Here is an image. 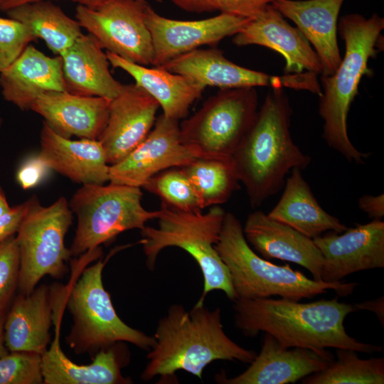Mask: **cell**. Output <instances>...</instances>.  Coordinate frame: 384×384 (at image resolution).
<instances>
[{"label": "cell", "instance_id": "cell-1", "mask_svg": "<svg viewBox=\"0 0 384 384\" xmlns=\"http://www.w3.org/2000/svg\"><path fill=\"white\" fill-rule=\"evenodd\" d=\"M235 326L245 336L270 334L284 348H303L317 352L326 348L373 353L383 346L361 342L345 329V318L357 311L354 304L338 297L300 303L280 298L236 299L233 301Z\"/></svg>", "mask_w": 384, "mask_h": 384}, {"label": "cell", "instance_id": "cell-2", "mask_svg": "<svg viewBox=\"0 0 384 384\" xmlns=\"http://www.w3.org/2000/svg\"><path fill=\"white\" fill-rule=\"evenodd\" d=\"M154 337L156 343L141 375L144 381L156 376L168 380L178 370L201 379L204 368L214 361L250 363L257 355L226 335L220 308L210 310L204 304L196 303L189 311L181 304L170 306L159 320Z\"/></svg>", "mask_w": 384, "mask_h": 384}, {"label": "cell", "instance_id": "cell-3", "mask_svg": "<svg viewBox=\"0 0 384 384\" xmlns=\"http://www.w3.org/2000/svg\"><path fill=\"white\" fill-rule=\"evenodd\" d=\"M284 88L272 87L268 92L252 125L231 157L253 208L283 188L290 171L304 170L311 161L292 138V109Z\"/></svg>", "mask_w": 384, "mask_h": 384}, {"label": "cell", "instance_id": "cell-4", "mask_svg": "<svg viewBox=\"0 0 384 384\" xmlns=\"http://www.w3.org/2000/svg\"><path fill=\"white\" fill-rule=\"evenodd\" d=\"M384 18L373 14L341 17L338 25L345 43L343 58L330 76H321L319 114L324 122L322 137L326 144L349 162L364 164L370 154L362 153L351 143L347 132L350 106L358 94L360 80L369 73L368 63L380 50Z\"/></svg>", "mask_w": 384, "mask_h": 384}, {"label": "cell", "instance_id": "cell-5", "mask_svg": "<svg viewBox=\"0 0 384 384\" xmlns=\"http://www.w3.org/2000/svg\"><path fill=\"white\" fill-rule=\"evenodd\" d=\"M228 269L236 299L281 298L299 302L333 289L346 297L358 284L342 281L334 283L315 281L289 265H277L257 255L249 246L241 223L225 212L218 242L215 245Z\"/></svg>", "mask_w": 384, "mask_h": 384}, {"label": "cell", "instance_id": "cell-6", "mask_svg": "<svg viewBox=\"0 0 384 384\" xmlns=\"http://www.w3.org/2000/svg\"><path fill=\"white\" fill-rule=\"evenodd\" d=\"M158 227L145 225L139 243L148 268L153 270L159 253L169 247L187 252L199 266L203 277V293L196 302L204 304L207 294L223 291L233 302L236 299L230 275L216 250L225 211L218 206L208 212H187L161 203Z\"/></svg>", "mask_w": 384, "mask_h": 384}, {"label": "cell", "instance_id": "cell-7", "mask_svg": "<svg viewBox=\"0 0 384 384\" xmlns=\"http://www.w3.org/2000/svg\"><path fill=\"white\" fill-rule=\"evenodd\" d=\"M119 250L114 249L107 258L85 268L68 289L65 305L73 319L66 338L75 353H97L119 342H129L149 351L156 343L154 336L133 329L117 315L110 294L102 283V270L109 258Z\"/></svg>", "mask_w": 384, "mask_h": 384}, {"label": "cell", "instance_id": "cell-8", "mask_svg": "<svg viewBox=\"0 0 384 384\" xmlns=\"http://www.w3.org/2000/svg\"><path fill=\"white\" fill-rule=\"evenodd\" d=\"M139 187L110 183L82 185L72 196L70 208L78 224L70 248L71 256L82 255L132 229L142 230L160 211L146 210Z\"/></svg>", "mask_w": 384, "mask_h": 384}, {"label": "cell", "instance_id": "cell-9", "mask_svg": "<svg viewBox=\"0 0 384 384\" xmlns=\"http://www.w3.org/2000/svg\"><path fill=\"white\" fill-rule=\"evenodd\" d=\"M27 208L16 236L20 257L18 288L27 295L46 275L61 278L65 262L71 257L65 246V236L73 223V213L64 197L48 206L35 195L26 201Z\"/></svg>", "mask_w": 384, "mask_h": 384}, {"label": "cell", "instance_id": "cell-10", "mask_svg": "<svg viewBox=\"0 0 384 384\" xmlns=\"http://www.w3.org/2000/svg\"><path fill=\"white\" fill-rule=\"evenodd\" d=\"M255 88L220 89L179 124L181 142L201 157H232L257 116Z\"/></svg>", "mask_w": 384, "mask_h": 384}, {"label": "cell", "instance_id": "cell-11", "mask_svg": "<svg viewBox=\"0 0 384 384\" xmlns=\"http://www.w3.org/2000/svg\"><path fill=\"white\" fill-rule=\"evenodd\" d=\"M147 0H115L90 8L78 5L75 19L102 48L128 61L152 65L154 48L146 24Z\"/></svg>", "mask_w": 384, "mask_h": 384}, {"label": "cell", "instance_id": "cell-12", "mask_svg": "<svg viewBox=\"0 0 384 384\" xmlns=\"http://www.w3.org/2000/svg\"><path fill=\"white\" fill-rule=\"evenodd\" d=\"M181 75L198 85L220 89L270 87H290L314 92L318 87L315 74L304 72L274 76L237 65L217 48H197L180 55L161 66Z\"/></svg>", "mask_w": 384, "mask_h": 384}, {"label": "cell", "instance_id": "cell-13", "mask_svg": "<svg viewBox=\"0 0 384 384\" xmlns=\"http://www.w3.org/2000/svg\"><path fill=\"white\" fill-rule=\"evenodd\" d=\"M178 122L160 114L146 139L124 159L110 166V182L141 188L159 172L201 157L181 142Z\"/></svg>", "mask_w": 384, "mask_h": 384}, {"label": "cell", "instance_id": "cell-14", "mask_svg": "<svg viewBox=\"0 0 384 384\" xmlns=\"http://www.w3.org/2000/svg\"><path fill=\"white\" fill-rule=\"evenodd\" d=\"M249 20L223 13L200 20L172 19L159 15L149 4L146 24L154 48L151 65L161 67L180 55L215 45L236 34Z\"/></svg>", "mask_w": 384, "mask_h": 384}, {"label": "cell", "instance_id": "cell-15", "mask_svg": "<svg viewBox=\"0 0 384 384\" xmlns=\"http://www.w3.org/2000/svg\"><path fill=\"white\" fill-rule=\"evenodd\" d=\"M324 257L321 281L334 283L353 273L384 267V222L373 219L338 233L313 239Z\"/></svg>", "mask_w": 384, "mask_h": 384}, {"label": "cell", "instance_id": "cell-16", "mask_svg": "<svg viewBox=\"0 0 384 384\" xmlns=\"http://www.w3.org/2000/svg\"><path fill=\"white\" fill-rule=\"evenodd\" d=\"M159 107L155 99L135 84L125 85L110 101L107 122L98 139L110 166L124 159L146 139Z\"/></svg>", "mask_w": 384, "mask_h": 384}, {"label": "cell", "instance_id": "cell-17", "mask_svg": "<svg viewBox=\"0 0 384 384\" xmlns=\"http://www.w3.org/2000/svg\"><path fill=\"white\" fill-rule=\"evenodd\" d=\"M334 360L333 354L326 350L317 352L284 348L274 336L265 333L260 352L246 370L230 378L221 373L215 375V380L220 384L294 383L324 370Z\"/></svg>", "mask_w": 384, "mask_h": 384}, {"label": "cell", "instance_id": "cell-18", "mask_svg": "<svg viewBox=\"0 0 384 384\" xmlns=\"http://www.w3.org/2000/svg\"><path fill=\"white\" fill-rule=\"evenodd\" d=\"M233 42L238 46L258 45L277 51L285 60V75L302 73L304 70L316 75L322 72L319 59L307 39L271 4L250 19L233 36Z\"/></svg>", "mask_w": 384, "mask_h": 384}, {"label": "cell", "instance_id": "cell-19", "mask_svg": "<svg viewBox=\"0 0 384 384\" xmlns=\"http://www.w3.org/2000/svg\"><path fill=\"white\" fill-rule=\"evenodd\" d=\"M110 101L67 91H50L39 95L31 110L66 138L75 136L98 140L107 122Z\"/></svg>", "mask_w": 384, "mask_h": 384}, {"label": "cell", "instance_id": "cell-20", "mask_svg": "<svg viewBox=\"0 0 384 384\" xmlns=\"http://www.w3.org/2000/svg\"><path fill=\"white\" fill-rule=\"evenodd\" d=\"M242 229L247 242L264 259L297 264L309 270L314 280L322 282L324 257L312 238L259 210L248 215Z\"/></svg>", "mask_w": 384, "mask_h": 384}, {"label": "cell", "instance_id": "cell-21", "mask_svg": "<svg viewBox=\"0 0 384 384\" xmlns=\"http://www.w3.org/2000/svg\"><path fill=\"white\" fill-rule=\"evenodd\" d=\"M40 143L37 156L50 170L82 185H102L110 181V165L99 140H72L43 122Z\"/></svg>", "mask_w": 384, "mask_h": 384}, {"label": "cell", "instance_id": "cell-22", "mask_svg": "<svg viewBox=\"0 0 384 384\" xmlns=\"http://www.w3.org/2000/svg\"><path fill=\"white\" fill-rule=\"evenodd\" d=\"M345 0H277L271 5L292 21L312 44L322 67L333 75L341 62L337 41L338 16Z\"/></svg>", "mask_w": 384, "mask_h": 384}, {"label": "cell", "instance_id": "cell-23", "mask_svg": "<svg viewBox=\"0 0 384 384\" xmlns=\"http://www.w3.org/2000/svg\"><path fill=\"white\" fill-rule=\"evenodd\" d=\"M4 99L22 111L31 110L37 97L50 91H66L60 56L50 57L28 45L21 55L0 73Z\"/></svg>", "mask_w": 384, "mask_h": 384}, {"label": "cell", "instance_id": "cell-24", "mask_svg": "<svg viewBox=\"0 0 384 384\" xmlns=\"http://www.w3.org/2000/svg\"><path fill=\"white\" fill-rule=\"evenodd\" d=\"M58 290L41 284L29 294H20L15 299L4 323V341L9 352L42 355L47 350Z\"/></svg>", "mask_w": 384, "mask_h": 384}, {"label": "cell", "instance_id": "cell-25", "mask_svg": "<svg viewBox=\"0 0 384 384\" xmlns=\"http://www.w3.org/2000/svg\"><path fill=\"white\" fill-rule=\"evenodd\" d=\"M60 56L65 90L112 100L124 85L110 73L107 53L91 34L82 33Z\"/></svg>", "mask_w": 384, "mask_h": 384}, {"label": "cell", "instance_id": "cell-26", "mask_svg": "<svg viewBox=\"0 0 384 384\" xmlns=\"http://www.w3.org/2000/svg\"><path fill=\"white\" fill-rule=\"evenodd\" d=\"M60 311L56 317L55 338L41 355L45 384H129L132 380L121 373L123 361L118 354L117 343L100 350L90 364L79 365L68 358L59 342Z\"/></svg>", "mask_w": 384, "mask_h": 384}, {"label": "cell", "instance_id": "cell-27", "mask_svg": "<svg viewBox=\"0 0 384 384\" xmlns=\"http://www.w3.org/2000/svg\"><path fill=\"white\" fill-rule=\"evenodd\" d=\"M106 53L114 68L129 74L136 85L157 101L166 117L178 121L186 117L189 108L205 90L188 78L162 67L149 68L107 51Z\"/></svg>", "mask_w": 384, "mask_h": 384}, {"label": "cell", "instance_id": "cell-28", "mask_svg": "<svg viewBox=\"0 0 384 384\" xmlns=\"http://www.w3.org/2000/svg\"><path fill=\"white\" fill-rule=\"evenodd\" d=\"M302 171H291L279 201L267 215L312 239L326 231H345L348 228L319 205Z\"/></svg>", "mask_w": 384, "mask_h": 384}, {"label": "cell", "instance_id": "cell-29", "mask_svg": "<svg viewBox=\"0 0 384 384\" xmlns=\"http://www.w3.org/2000/svg\"><path fill=\"white\" fill-rule=\"evenodd\" d=\"M6 13L26 25L56 55H61L82 34L79 22L50 0L25 3Z\"/></svg>", "mask_w": 384, "mask_h": 384}, {"label": "cell", "instance_id": "cell-30", "mask_svg": "<svg viewBox=\"0 0 384 384\" xmlns=\"http://www.w3.org/2000/svg\"><path fill=\"white\" fill-rule=\"evenodd\" d=\"M181 169L191 181L202 209L228 201L239 178L232 158H196Z\"/></svg>", "mask_w": 384, "mask_h": 384}, {"label": "cell", "instance_id": "cell-31", "mask_svg": "<svg viewBox=\"0 0 384 384\" xmlns=\"http://www.w3.org/2000/svg\"><path fill=\"white\" fill-rule=\"evenodd\" d=\"M336 361L302 379L303 384H383L384 358L361 359L357 352L336 348Z\"/></svg>", "mask_w": 384, "mask_h": 384}, {"label": "cell", "instance_id": "cell-32", "mask_svg": "<svg viewBox=\"0 0 384 384\" xmlns=\"http://www.w3.org/2000/svg\"><path fill=\"white\" fill-rule=\"evenodd\" d=\"M142 188L175 209L187 212L202 210L196 193L181 167H172L159 172Z\"/></svg>", "mask_w": 384, "mask_h": 384}, {"label": "cell", "instance_id": "cell-33", "mask_svg": "<svg viewBox=\"0 0 384 384\" xmlns=\"http://www.w3.org/2000/svg\"><path fill=\"white\" fill-rule=\"evenodd\" d=\"M41 383H43L41 354L16 351L0 357V384Z\"/></svg>", "mask_w": 384, "mask_h": 384}, {"label": "cell", "instance_id": "cell-34", "mask_svg": "<svg viewBox=\"0 0 384 384\" xmlns=\"http://www.w3.org/2000/svg\"><path fill=\"white\" fill-rule=\"evenodd\" d=\"M36 38L23 23L0 17V73L9 67Z\"/></svg>", "mask_w": 384, "mask_h": 384}, {"label": "cell", "instance_id": "cell-35", "mask_svg": "<svg viewBox=\"0 0 384 384\" xmlns=\"http://www.w3.org/2000/svg\"><path fill=\"white\" fill-rule=\"evenodd\" d=\"M19 249L15 235L0 242V311H5L18 287Z\"/></svg>", "mask_w": 384, "mask_h": 384}, {"label": "cell", "instance_id": "cell-36", "mask_svg": "<svg viewBox=\"0 0 384 384\" xmlns=\"http://www.w3.org/2000/svg\"><path fill=\"white\" fill-rule=\"evenodd\" d=\"M277 0H213L215 11L243 18L252 19Z\"/></svg>", "mask_w": 384, "mask_h": 384}, {"label": "cell", "instance_id": "cell-37", "mask_svg": "<svg viewBox=\"0 0 384 384\" xmlns=\"http://www.w3.org/2000/svg\"><path fill=\"white\" fill-rule=\"evenodd\" d=\"M48 170L50 169L36 156L27 159L19 166L16 178L23 189H29L38 185Z\"/></svg>", "mask_w": 384, "mask_h": 384}, {"label": "cell", "instance_id": "cell-38", "mask_svg": "<svg viewBox=\"0 0 384 384\" xmlns=\"http://www.w3.org/2000/svg\"><path fill=\"white\" fill-rule=\"evenodd\" d=\"M27 208L26 201L18 204L0 215V242L17 233Z\"/></svg>", "mask_w": 384, "mask_h": 384}, {"label": "cell", "instance_id": "cell-39", "mask_svg": "<svg viewBox=\"0 0 384 384\" xmlns=\"http://www.w3.org/2000/svg\"><path fill=\"white\" fill-rule=\"evenodd\" d=\"M359 208L368 214V217L381 220L384 216V195H363L358 201Z\"/></svg>", "mask_w": 384, "mask_h": 384}, {"label": "cell", "instance_id": "cell-40", "mask_svg": "<svg viewBox=\"0 0 384 384\" xmlns=\"http://www.w3.org/2000/svg\"><path fill=\"white\" fill-rule=\"evenodd\" d=\"M40 0H0V11L6 12L9 9L17 6L18 5L32 2ZM50 1H60V0H50ZM72 1L87 7L95 8L102 6L108 2L115 0H65ZM148 1V0H147ZM156 2H161V0H152Z\"/></svg>", "mask_w": 384, "mask_h": 384}, {"label": "cell", "instance_id": "cell-41", "mask_svg": "<svg viewBox=\"0 0 384 384\" xmlns=\"http://www.w3.org/2000/svg\"><path fill=\"white\" fill-rule=\"evenodd\" d=\"M174 5L186 11L193 13L215 11L213 0H169Z\"/></svg>", "mask_w": 384, "mask_h": 384}, {"label": "cell", "instance_id": "cell-42", "mask_svg": "<svg viewBox=\"0 0 384 384\" xmlns=\"http://www.w3.org/2000/svg\"><path fill=\"white\" fill-rule=\"evenodd\" d=\"M357 310L366 309L374 312L380 321L382 326L384 324V297L377 299L366 301L354 304Z\"/></svg>", "mask_w": 384, "mask_h": 384}, {"label": "cell", "instance_id": "cell-43", "mask_svg": "<svg viewBox=\"0 0 384 384\" xmlns=\"http://www.w3.org/2000/svg\"><path fill=\"white\" fill-rule=\"evenodd\" d=\"M5 319V311H0V357L7 354L9 352L6 346L4 341Z\"/></svg>", "mask_w": 384, "mask_h": 384}, {"label": "cell", "instance_id": "cell-44", "mask_svg": "<svg viewBox=\"0 0 384 384\" xmlns=\"http://www.w3.org/2000/svg\"><path fill=\"white\" fill-rule=\"evenodd\" d=\"M11 207L9 205L5 193L0 186V215L8 212Z\"/></svg>", "mask_w": 384, "mask_h": 384}, {"label": "cell", "instance_id": "cell-45", "mask_svg": "<svg viewBox=\"0 0 384 384\" xmlns=\"http://www.w3.org/2000/svg\"><path fill=\"white\" fill-rule=\"evenodd\" d=\"M2 125H3V118H2L1 115V113H0V131H1V128H2Z\"/></svg>", "mask_w": 384, "mask_h": 384}]
</instances>
